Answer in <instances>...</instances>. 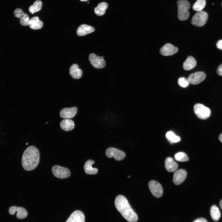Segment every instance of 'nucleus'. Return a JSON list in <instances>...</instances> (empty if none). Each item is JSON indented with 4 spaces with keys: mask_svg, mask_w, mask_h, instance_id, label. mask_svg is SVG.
Listing matches in <instances>:
<instances>
[{
    "mask_svg": "<svg viewBox=\"0 0 222 222\" xmlns=\"http://www.w3.org/2000/svg\"></svg>",
    "mask_w": 222,
    "mask_h": 222,
    "instance_id": "nucleus-38",
    "label": "nucleus"
},
{
    "mask_svg": "<svg viewBox=\"0 0 222 222\" xmlns=\"http://www.w3.org/2000/svg\"><path fill=\"white\" fill-rule=\"evenodd\" d=\"M216 46L217 48L222 50V40H220L217 42Z\"/></svg>",
    "mask_w": 222,
    "mask_h": 222,
    "instance_id": "nucleus-32",
    "label": "nucleus"
},
{
    "mask_svg": "<svg viewBox=\"0 0 222 222\" xmlns=\"http://www.w3.org/2000/svg\"><path fill=\"white\" fill-rule=\"evenodd\" d=\"M115 205L117 210L127 221L129 222H136L138 221L137 214L125 196L121 195L117 196L115 200Z\"/></svg>",
    "mask_w": 222,
    "mask_h": 222,
    "instance_id": "nucleus-1",
    "label": "nucleus"
},
{
    "mask_svg": "<svg viewBox=\"0 0 222 222\" xmlns=\"http://www.w3.org/2000/svg\"><path fill=\"white\" fill-rule=\"evenodd\" d=\"M187 175L186 170L183 169L178 170L175 172L173 177V182L176 185L182 183L185 180Z\"/></svg>",
    "mask_w": 222,
    "mask_h": 222,
    "instance_id": "nucleus-13",
    "label": "nucleus"
},
{
    "mask_svg": "<svg viewBox=\"0 0 222 222\" xmlns=\"http://www.w3.org/2000/svg\"><path fill=\"white\" fill-rule=\"evenodd\" d=\"M208 17L206 12L202 11H199L193 16L191 20V24L197 27L203 26L206 23Z\"/></svg>",
    "mask_w": 222,
    "mask_h": 222,
    "instance_id": "nucleus-5",
    "label": "nucleus"
},
{
    "mask_svg": "<svg viewBox=\"0 0 222 222\" xmlns=\"http://www.w3.org/2000/svg\"><path fill=\"white\" fill-rule=\"evenodd\" d=\"M178 48L173 45L167 43L165 44L160 49V53L164 56H171L177 53Z\"/></svg>",
    "mask_w": 222,
    "mask_h": 222,
    "instance_id": "nucleus-11",
    "label": "nucleus"
},
{
    "mask_svg": "<svg viewBox=\"0 0 222 222\" xmlns=\"http://www.w3.org/2000/svg\"><path fill=\"white\" fill-rule=\"evenodd\" d=\"M220 205L221 208L222 209V199H221L220 202Z\"/></svg>",
    "mask_w": 222,
    "mask_h": 222,
    "instance_id": "nucleus-35",
    "label": "nucleus"
},
{
    "mask_svg": "<svg viewBox=\"0 0 222 222\" xmlns=\"http://www.w3.org/2000/svg\"><path fill=\"white\" fill-rule=\"evenodd\" d=\"M206 3V0H197L193 6V9L199 12L201 11L205 7Z\"/></svg>",
    "mask_w": 222,
    "mask_h": 222,
    "instance_id": "nucleus-27",
    "label": "nucleus"
},
{
    "mask_svg": "<svg viewBox=\"0 0 222 222\" xmlns=\"http://www.w3.org/2000/svg\"><path fill=\"white\" fill-rule=\"evenodd\" d=\"M39 153L35 147L31 146L27 147L23 154L22 163L25 170L30 171L35 169L39 161Z\"/></svg>",
    "mask_w": 222,
    "mask_h": 222,
    "instance_id": "nucleus-2",
    "label": "nucleus"
},
{
    "mask_svg": "<svg viewBox=\"0 0 222 222\" xmlns=\"http://www.w3.org/2000/svg\"><path fill=\"white\" fill-rule=\"evenodd\" d=\"M14 13L16 17L20 19V22L22 25L26 26L28 25L29 17L22 9L17 8L14 10Z\"/></svg>",
    "mask_w": 222,
    "mask_h": 222,
    "instance_id": "nucleus-12",
    "label": "nucleus"
},
{
    "mask_svg": "<svg viewBox=\"0 0 222 222\" xmlns=\"http://www.w3.org/2000/svg\"><path fill=\"white\" fill-rule=\"evenodd\" d=\"M165 165L166 169L169 172L175 171L178 167L177 163L172 158L170 157L166 158L165 162Z\"/></svg>",
    "mask_w": 222,
    "mask_h": 222,
    "instance_id": "nucleus-20",
    "label": "nucleus"
},
{
    "mask_svg": "<svg viewBox=\"0 0 222 222\" xmlns=\"http://www.w3.org/2000/svg\"><path fill=\"white\" fill-rule=\"evenodd\" d=\"M177 3L178 8V16L179 19L181 21L187 19L190 14L188 11L190 8L189 2L186 0H179Z\"/></svg>",
    "mask_w": 222,
    "mask_h": 222,
    "instance_id": "nucleus-3",
    "label": "nucleus"
},
{
    "mask_svg": "<svg viewBox=\"0 0 222 222\" xmlns=\"http://www.w3.org/2000/svg\"><path fill=\"white\" fill-rule=\"evenodd\" d=\"M150 191L153 195L157 198L162 196L163 194V189L161 185L156 181L151 180L149 183Z\"/></svg>",
    "mask_w": 222,
    "mask_h": 222,
    "instance_id": "nucleus-9",
    "label": "nucleus"
},
{
    "mask_svg": "<svg viewBox=\"0 0 222 222\" xmlns=\"http://www.w3.org/2000/svg\"><path fill=\"white\" fill-rule=\"evenodd\" d=\"M210 214L212 219L215 221L218 220L220 217V213L218 207L215 205L212 206L210 209Z\"/></svg>",
    "mask_w": 222,
    "mask_h": 222,
    "instance_id": "nucleus-25",
    "label": "nucleus"
},
{
    "mask_svg": "<svg viewBox=\"0 0 222 222\" xmlns=\"http://www.w3.org/2000/svg\"><path fill=\"white\" fill-rule=\"evenodd\" d=\"M42 6V2L40 0H36L33 4L29 8V12L33 14L40 10Z\"/></svg>",
    "mask_w": 222,
    "mask_h": 222,
    "instance_id": "nucleus-26",
    "label": "nucleus"
},
{
    "mask_svg": "<svg viewBox=\"0 0 222 222\" xmlns=\"http://www.w3.org/2000/svg\"><path fill=\"white\" fill-rule=\"evenodd\" d=\"M52 171L55 177L60 179L66 178L71 175L68 168L59 165L54 166L52 168Z\"/></svg>",
    "mask_w": 222,
    "mask_h": 222,
    "instance_id": "nucleus-6",
    "label": "nucleus"
},
{
    "mask_svg": "<svg viewBox=\"0 0 222 222\" xmlns=\"http://www.w3.org/2000/svg\"><path fill=\"white\" fill-rule=\"evenodd\" d=\"M106 156L109 158L113 157L116 160L120 161L124 159L125 156V153L123 151L113 147L108 148L105 152Z\"/></svg>",
    "mask_w": 222,
    "mask_h": 222,
    "instance_id": "nucleus-7",
    "label": "nucleus"
},
{
    "mask_svg": "<svg viewBox=\"0 0 222 222\" xmlns=\"http://www.w3.org/2000/svg\"><path fill=\"white\" fill-rule=\"evenodd\" d=\"M178 83L180 86L183 88L187 87L189 84L187 79L183 77L179 78L178 80Z\"/></svg>",
    "mask_w": 222,
    "mask_h": 222,
    "instance_id": "nucleus-30",
    "label": "nucleus"
},
{
    "mask_svg": "<svg viewBox=\"0 0 222 222\" xmlns=\"http://www.w3.org/2000/svg\"><path fill=\"white\" fill-rule=\"evenodd\" d=\"M219 139L220 141L222 142V133H221L219 136Z\"/></svg>",
    "mask_w": 222,
    "mask_h": 222,
    "instance_id": "nucleus-34",
    "label": "nucleus"
},
{
    "mask_svg": "<svg viewBox=\"0 0 222 222\" xmlns=\"http://www.w3.org/2000/svg\"><path fill=\"white\" fill-rule=\"evenodd\" d=\"M194 111L197 116L202 119L208 118L210 116L211 114L209 108L200 103H197L194 105Z\"/></svg>",
    "mask_w": 222,
    "mask_h": 222,
    "instance_id": "nucleus-4",
    "label": "nucleus"
},
{
    "mask_svg": "<svg viewBox=\"0 0 222 222\" xmlns=\"http://www.w3.org/2000/svg\"><path fill=\"white\" fill-rule=\"evenodd\" d=\"M166 137L171 143L177 142L180 140L179 137L176 135L173 132L171 131L166 133Z\"/></svg>",
    "mask_w": 222,
    "mask_h": 222,
    "instance_id": "nucleus-28",
    "label": "nucleus"
},
{
    "mask_svg": "<svg viewBox=\"0 0 222 222\" xmlns=\"http://www.w3.org/2000/svg\"><path fill=\"white\" fill-rule=\"evenodd\" d=\"M95 31L92 27L85 24L81 25L77 28V34L80 36H83Z\"/></svg>",
    "mask_w": 222,
    "mask_h": 222,
    "instance_id": "nucleus-17",
    "label": "nucleus"
},
{
    "mask_svg": "<svg viewBox=\"0 0 222 222\" xmlns=\"http://www.w3.org/2000/svg\"><path fill=\"white\" fill-rule=\"evenodd\" d=\"M27 144H28V143H27L26 144H27Z\"/></svg>",
    "mask_w": 222,
    "mask_h": 222,
    "instance_id": "nucleus-37",
    "label": "nucleus"
},
{
    "mask_svg": "<svg viewBox=\"0 0 222 222\" xmlns=\"http://www.w3.org/2000/svg\"><path fill=\"white\" fill-rule=\"evenodd\" d=\"M77 109L76 107L65 108L61 110L60 112V116L62 118L66 119L72 118L76 114Z\"/></svg>",
    "mask_w": 222,
    "mask_h": 222,
    "instance_id": "nucleus-14",
    "label": "nucleus"
},
{
    "mask_svg": "<svg viewBox=\"0 0 222 222\" xmlns=\"http://www.w3.org/2000/svg\"><path fill=\"white\" fill-rule=\"evenodd\" d=\"M81 2H86L88 0H80Z\"/></svg>",
    "mask_w": 222,
    "mask_h": 222,
    "instance_id": "nucleus-36",
    "label": "nucleus"
},
{
    "mask_svg": "<svg viewBox=\"0 0 222 222\" xmlns=\"http://www.w3.org/2000/svg\"><path fill=\"white\" fill-rule=\"evenodd\" d=\"M108 6V4L105 2H100L98 4L97 7L94 8V11L97 15H102L105 14Z\"/></svg>",
    "mask_w": 222,
    "mask_h": 222,
    "instance_id": "nucleus-24",
    "label": "nucleus"
},
{
    "mask_svg": "<svg viewBox=\"0 0 222 222\" xmlns=\"http://www.w3.org/2000/svg\"><path fill=\"white\" fill-rule=\"evenodd\" d=\"M28 25L32 29H39L42 27L43 23L38 16H35L30 19Z\"/></svg>",
    "mask_w": 222,
    "mask_h": 222,
    "instance_id": "nucleus-19",
    "label": "nucleus"
},
{
    "mask_svg": "<svg viewBox=\"0 0 222 222\" xmlns=\"http://www.w3.org/2000/svg\"><path fill=\"white\" fill-rule=\"evenodd\" d=\"M193 222H208V221L204 218H199L194 221Z\"/></svg>",
    "mask_w": 222,
    "mask_h": 222,
    "instance_id": "nucleus-33",
    "label": "nucleus"
},
{
    "mask_svg": "<svg viewBox=\"0 0 222 222\" xmlns=\"http://www.w3.org/2000/svg\"><path fill=\"white\" fill-rule=\"evenodd\" d=\"M206 74L203 72H197L190 74L187 80L189 83L193 84H196L201 82L205 78Z\"/></svg>",
    "mask_w": 222,
    "mask_h": 222,
    "instance_id": "nucleus-10",
    "label": "nucleus"
},
{
    "mask_svg": "<svg viewBox=\"0 0 222 222\" xmlns=\"http://www.w3.org/2000/svg\"><path fill=\"white\" fill-rule=\"evenodd\" d=\"M217 72L219 75L222 76V64H220L218 68Z\"/></svg>",
    "mask_w": 222,
    "mask_h": 222,
    "instance_id": "nucleus-31",
    "label": "nucleus"
},
{
    "mask_svg": "<svg viewBox=\"0 0 222 222\" xmlns=\"http://www.w3.org/2000/svg\"><path fill=\"white\" fill-rule=\"evenodd\" d=\"M196 64L195 59L192 56H189L183 63V68L185 70L188 71L195 67Z\"/></svg>",
    "mask_w": 222,
    "mask_h": 222,
    "instance_id": "nucleus-21",
    "label": "nucleus"
},
{
    "mask_svg": "<svg viewBox=\"0 0 222 222\" xmlns=\"http://www.w3.org/2000/svg\"><path fill=\"white\" fill-rule=\"evenodd\" d=\"M61 128L65 131H69L73 130L74 127V121L69 119H65L62 120L60 123Z\"/></svg>",
    "mask_w": 222,
    "mask_h": 222,
    "instance_id": "nucleus-23",
    "label": "nucleus"
},
{
    "mask_svg": "<svg viewBox=\"0 0 222 222\" xmlns=\"http://www.w3.org/2000/svg\"><path fill=\"white\" fill-rule=\"evenodd\" d=\"M94 162L92 160H87L84 165V168L85 173L87 174L95 175L98 172V169L97 168H93L92 166Z\"/></svg>",
    "mask_w": 222,
    "mask_h": 222,
    "instance_id": "nucleus-22",
    "label": "nucleus"
},
{
    "mask_svg": "<svg viewBox=\"0 0 222 222\" xmlns=\"http://www.w3.org/2000/svg\"><path fill=\"white\" fill-rule=\"evenodd\" d=\"M16 212H17L16 215V217L19 219L24 218L27 215V211L23 208L11 206L9 208V212L10 215H14Z\"/></svg>",
    "mask_w": 222,
    "mask_h": 222,
    "instance_id": "nucleus-15",
    "label": "nucleus"
},
{
    "mask_svg": "<svg viewBox=\"0 0 222 222\" xmlns=\"http://www.w3.org/2000/svg\"><path fill=\"white\" fill-rule=\"evenodd\" d=\"M175 158L176 160L179 162H186L189 159L186 154L183 152H179L176 154Z\"/></svg>",
    "mask_w": 222,
    "mask_h": 222,
    "instance_id": "nucleus-29",
    "label": "nucleus"
},
{
    "mask_svg": "<svg viewBox=\"0 0 222 222\" xmlns=\"http://www.w3.org/2000/svg\"><path fill=\"white\" fill-rule=\"evenodd\" d=\"M66 222H85L84 215L80 211H75L71 215Z\"/></svg>",
    "mask_w": 222,
    "mask_h": 222,
    "instance_id": "nucleus-16",
    "label": "nucleus"
},
{
    "mask_svg": "<svg viewBox=\"0 0 222 222\" xmlns=\"http://www.w3.org/2000/svg\"><path fill=\"white\" fill-rule=\"evenodd\" d=\"M88 58L91 64L96 68H102L105 66L106 62L103 56H99L92 53L89 55Z\"/></svg>",
    "mask_w": 222,
    "mask_h": 222,
    "instance_id": "nucleus-8",
    "label": "nucleus"
},
{
    "mask_svg": "<svg viewBox=\"0 0 222 222\" xmlns=\"http://www.w3.org/2000/svg\"><path fill=\"white\" fill-rule=\"evenodd\" d=\"M69 73L72 77L75 79H79L81 78L82 71L76 64H73L69 69Z\"/></svg>",
    "mask_w": 222,
    "mask_h": 222,
    "instance_id": "nucleus-18",
    "label": "nucleus"
}]
</instances>
